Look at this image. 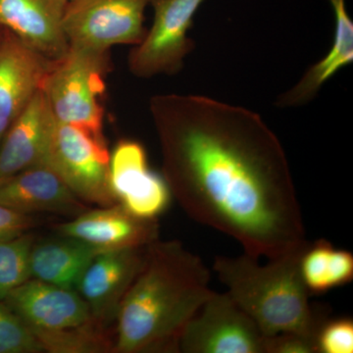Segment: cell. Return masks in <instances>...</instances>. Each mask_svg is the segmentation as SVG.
<instances>
[{
	"label": "cell",
	"instance_id": "obj_8",
	"mask_svg": "<svg viewBox=\"0 0 353 353\" xmlns=\"http://www.w3.org/2000/svg\"><path fill=\"white\" fill-rule=\"evenodd\" d=\"M266 336L228 292H213L183 328V353H265Z\"/></svg>",
	"mask_w": 353,
	"mask_h": 353
},
{
	"label": "cell",
	"instance_id": "obj_20",
	"mask_svg": "<svg viewBox=\"0 0 353 353\" xmlns=\"http://www.w3.org/2000/svg\"><path fill=\"white\" fill-rule=\"evenodd\" d=\"M43 352L50 353L113 352L114 336L108 326L95 320L59 331L32 332Z\"/></svg>",
	"mask_w": 353,
	"mask_h": 353
},
{
	"label": "cell",
	"instance_id": "obj_22",
	"mask_svg": "<svg viewBox=\"0 0 353 353\" xmlns=\"http://www.w3.org/2000/svg\"><path fill=\"white\" fill-rule=\"evenodd\" d=\"M43 352L32 330L15 312L0 301V353Z\"/></svg>",
	"mask_w": 353,
	"mask_h": 353
},
{
	"label": "cell",
	"instance_id": "obj_13",
	"mask_svg": "<svg viewBox=\"0 0 353 353\" xmlns=\"http://www.w3.org/2000/svg\"><path fill=\"white\" fill-rule=\"evenodd\" d=\"M57 230L101 252L150 245L159 236L157 220L136 217L119 203L85 211Z\"/></svg>",
	"mask_w": 353,
	"mask_h": 353
},
{
	"label": "cell",
	"instance_id": "obj_17",
	"mask_svg": "<svg viewBox=\"0 0 353 353\" xmlns=\"http://www.w3.org/2000/svg\"><path fill=\"white\" fill-rule=\"evenodd\" d=\"M334 15L333 43L328 53L306 70L299 82L279 95L275 105L281 109L303 108L317 97L332 77L353 62V22L345 0H328Z\"/></svg>",
	"mask_w": 353,
	"mask_h": 353
},
{
	"label": "cell",
	"instance_id": "obj_12",
	"mask_svg": "<svg viewBox=\"0 0 353 353\" xmlns=\"http://www.w3.org/2000/svg\"><path fill=\"white\" fill-rule=\"evenodd\" d=\"M32 332L59 331L92 318L87 303L75 290L29 279L4 299Z\"/></svg>",
	"mask_w": 353,
	"mask_h": 353
},
{
	"label": "cell",
	"instance_id": "obj_2",
	"mask_svg": "<svg viewBox=\"0 0 353 353\" xmlns=\"http://www.w3.org/2000/svg\"><path fill=\"white\" fill-rule=\"evenodd\" d=\"M211 273L180 241H155L116 317L113 352H175L188 322L212 296Z\"/></svg>",
	"mask_w": 353,
	"mask_h": 353
},
{
	"label": "cell",
	"instance_id": "obj_3",
	"mask_svg": "<svg viewBox=\"0 0 353 353\" xmlns=\"http://www.w3.org/2000/svg\"><path fill=\"white\" fill-rule=\"evenodd\" d=\"M305 245L260 264L248 253L216 256L213 270L234 303L250 316L265 336L282 333L314 339L327 319L311 305L299 259Z\"/></svg>",
	"mask_w": 353,
	"mask_h": 353
},
{
	"label": "cell",
	"instance_id": "obj_9",
	"mask_svg": "<svg viewBox=\"0 0 353 353\" xmlns=\"http://www.w3.org/2000/svg\"><path fill=\"white\" fill-rule=\"evenodd\" d=\"M109 183L117 203L141 219L157 220L173 196L163 175L150 170L145 146L134 139H121L114 148Z\"/></svg>",
	"mask_w": 353,
	"mask_h": 353
},
{
	"label": "cell",
	"instance_id": "obj_14",
	"mask_svg": "<svg viewBox=\"0 0 353 353\" xmlns=\"http://www.w3.org/2000/svg\"><path fill=\"white\" fill-rule=\"evenodd\" d=\"M68 3L69 0H0V27L55 61L69 50L63 27Z\"/></svg>",
	"mask_w": 353,
	"mask_h": 353
},
{
	"label": "cell",
	"instance_id": "obj_24",
	"mask_svg": "<svg viewBox=\"0 0 353 353\" xmlns=\"http://www.w3.org/2000/svg\"><path fill=\"white\" fill-rule=\"evenodd\" d=\"M265 353H317L314 339L303 334L282 333L266 336Z\"/></svg>",
	"mask_w": 353,
	"mask_h": 353
},
{
	"label": "cell",
	"instance_id": "obj_6",
	"mask_svg": "<svg viewBox=\"0 0 353 353\" xmlns=\"http://www.w3.org/2000/svg\"><path fill=\"white\" fill-rule=\"evenodd\" d=\"M205 0H152V28L129 53L128 67L132 75L150 79L176 75L194 50L189 37L194 15Z\"/></svg>",
	"mask_w": 353,
	"mask_h": 353
},
{
	"label": "cell",
	"instance_id": "obj_7",
	"mask_svg": "<svg viewBox=\"0 0 353 353\" xmlns=\"http://www.w3.org/2000/svg\"><path fill=\"white\" fill-rule=\"evenodd\" d=\"M152 0H69L63 27L69 46L109 51L136 46L145 37V13Z\"/></svg>",
	"mask_w": 353,
	"mask_h": 353
},
{
	"label": "cell",
	"instance_id": "obj_15",
	"mask_svg": "<svg viewBox=\"0 0 353 353\" xmlns=\"http://www.w3.org/2000/svg\"><path fill=\"white\" fill-rule=\"evenodd\" d=\"M0 204L23 213L78 216L87 206L52 170L31 167L0 183Z\"/></svg>",
	"mask_w": 353,
	"mask_h": 353
},
{
	"label": "cell",
	"instance_id": "obj_19",
	"mask_svg": "<svg viewBox=\"0 0 353 353\" xmlns=\"http://www.w3.org/2000/svg\"><path fill=\"white\" fill-rule=\"evenodd\" d=\"M299 270L309 294H322L353 280V255L330 241L307 243L299 259Z\"/></svg>",
	"mask_w": 353,
	"mask_h": 353
},
{
	"label": "cell",
	"instance_id": "obj_18",
	"mask_svg": "<svg viewBox=\"0 0 353 353\" xmlns=\"http://www.w3.org/2000/svg\"><path fill=\"white\" fill-rule=\"evenodd\" d=\"M101 252L69 236L34 241L30 255L32 278L76 290L83 272Z\"/></svg>",
	"mask_w": 353,
	"mask_h": 353
},
{
	"label": "cell",
	"instance_id": "obj_16",
	"mask_svg": "<svg viewBox=\"0 0 353 353\" xmlns=\"http://www.w3.org/2000/svg\"><path fill=\"white\" fill-rule=\"evenodd\" d=\"M55 117L39 90L0 143V183L41 164Z\"/></svg>",
	"mask_w": 353,
	"mask_h": 353
},
{
	"label": "cell",
	"instance_id": "obj_11",
	"mask_svg": "<svg viewBox=\"0 0 353 353\" xmlns=\"http://www.w3.org/2000/svg\"><path fill=\"white\" fill-rule=\"evenodd\" d=\"M0 37V143L43 85L52 60L2 28Z\"/></svg>",
	"mask_w": 353,
	"mask_h": 353
},
{
	"label": "cell",
	"instance_id": "obj_4",
	"mask_svg": "<svg viewBox=\"0 0 353 353\" xmlns=\"http://www.w3.org/2000/svg\"><path fill=\"white\" fill-rule=\"evenodd\" d=\"M110 67L109 51L69 46L55 60L41 85L55 119L104 138L102 95Z\"/></svg>",
	"mask_w": 353,
	"mask_h": 353
},
{
	"label": "cell",
	"instance_id": "obj_23",
	"mask_svg": "<svg viewBox=\"0 0 353 353\" xmlns=\"http://www.w3.org/2000/svg\"><path fill=\"white\" fill-rule=\"evenodd\" d=\"M317 353H352L353 321L350 317L327 319L316 334Z\"/></svg>",
	"mask_w": 353,
	"mask_h": 353
},
{
	"label": "cell",
	"instance_id": "obj_5",
	"mask_svg": "<svg viewBox=\"0 0 353 353\" xmlns=\"http://www.w3.org/2000/svg\"><path fill=\"white\" fill-rule=\"evenodd\" d=\"M110 153L105 139L55 119L41 164L77 197L99 208L117 203L109 183Z\"/></svg>",
	"mask_w": 353,
	"mask_h": 353
},
{
	"label": "cell",
	"instance_id": "obj_10",
	"mask_svg": "<svg viewBox=\"0 0 353 353\" xmlns=\"http://www.w3.org/2000/svg\"><path fill=\"white\" fill-rule=\"evenodd\" d=\"M148 245L101 252L83 272L76 290L92 317L110 327L119 306L145 263Z\"/></svg>",
	"mask_w": 353,
	"mask_h": 353
},
{
	"label": "cell",
	"instance_id": "obj_25",
	"mask_svg": "<svg viewBox=\"0 0 353 353\" xmlns=\"http://www.w3.org/2000/svg\"><path fill=\"white\" fill-rule=\"evenodd\" d=\"M38 224L31 215L23 214L0 204V241L16 238Z\"/></svg>",
	"mask_w": 353,
	"mask_h": 353
},
{
	"label": "cell",
	"instance_id": "obj_21",
	"mask_svg": "<svg viewBox=\"0 0 353 353\" xmlns=\"http://www.w3.org/2000/svg\"><path fill=\"white\" fill-rule=\"evenodd\" d=\"M34 241V234L30 232L0 241V301L32 278L30 255Z\"/></svg>",
	"mask_w": 353,
	"mask_h": 353
},
{
	"label": "cell",
	"instance_id": "obj_1",
	"mask_svg": "<svg viewBox=\"0 0 353 353\" xmlns=\"http://www.w3.org/2000/svg\"><path fill=\"white\" fill-rule=\"evenodd\" d=\"M150 110L163 176L183 210L253 257L276 259L307 243L280 139L250 109L196 94H159Z\"/></svg>",
	"mask_w": 353,
	"mask_h": 353
}]
</instances>
